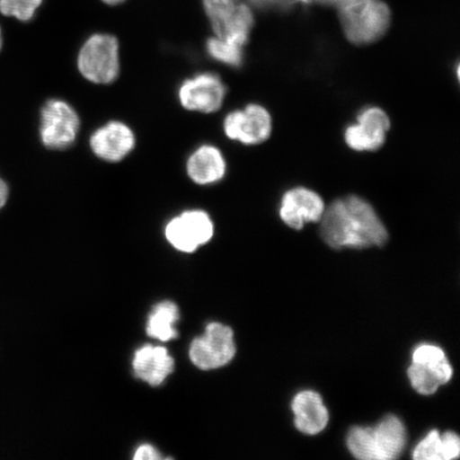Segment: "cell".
<instances>
[{
    "label": "cell",
    "instance_id": "6",
    "mask_svg": "<svg viewBox=\"0 0 460 460\" xmlns=\"http://www.w3.org/2000/svg\"><path fill=\"white\" fill-rule=\"evenodd\" d=\"M80 119L75 109L65 101L50 100L41 111L40 137L49 149H65L73 146L78 136Z\"/></svg>",
    "mask_w": 460,
    "mask_h": 460
},
{
    "label": "cell",
    "instance_id": "7",
    "mask_svg": "<svg viewBox=\"0 0 460 460\" xmlns=\"http://www.w3.org/2000/svg\"><path fill=\"white\" fill-rule=\"evenodd\" d=\"M189 355L200 370H214L227 365L235 355L233 330L221 323H210L204 336L192 342Z\"/></svg>",
    "mask_w": 460,
    "mask_h": 460
},
{
    "label": "cell",
    "instance_id": "25",
    "mask_svg": "<svg viewBox=\"0 0 460 460\" xmlns=\"http://www.w3.org/2000/svg\"><path fill=\"white\" fill-rule=\"evenodd\" d=\"M102 2L108 4H119L125 2V0H102Z\"/></svg>",
    "mask_w": 460,
    "mask_h": 460
},
{
    "label": "cell",
    "instance_id": "24",
    "mask_svg": "<svg viewBox=\"0 0 460 460\" xmlns=\"http://www.w3.org/2000/svg\"><path fill=\"white\" fill-rule=\"evenodd\" d=\"M359 2H361V0H344L341 7L339 9L349 7V5H352V4H358Z\"/></svg>",
    "mask_w": 460,
    "mask_h": 460
},
{
    "label": "cell",
    "instance_id": "5",
    "mask_svg": "<svg viewBox=\"0 0 460 460\" xmlns=\"http://www.w3.org/2000/svg\"><path fill=\"white\" fill-rule=\"evenodd\" d=\"M216 36L244 46L254 26V15L243 0H203Z\"/></svg>",
    "mask_w": 460,
    "mask_h": 460
},
{
    "label": "cell",
    "instance_id": "23",
    "mask_svg": "<svg viewBox=\"0 0 460 460\" xmlns=\"http://www.w3.org/2000/svg\"><path fill=\"white\" fill-rule=\"evenodd\" d=\"M9 197V187L2 178H0V209L7 203Z\"/></svg>",
    "mask_w": 460,
    "mask_h": 460
},
{
    "label": "cell",
    "instance_id": "18",
    "mask_svg": "<svg viewBox=\"0 0 460 460\" xmlns=\"http://www.w3.org/2000/svg\"><path fill=\"white\" fill-rule=\"evenodd\" d=\"M453 367L448 360L437 364H411L408 369V377L413 389L423 395L434 394L442 385L451 381Z\"/></svg>",
    "mask_w": 460,
    "mask_h": 460
},
{
    "label": "cell",
    "instance_id": "9",
    "mask_svg": "<svg viewBox=\"0 0 460 460\" xmlns=\"http://www.w3.org/2000/svg\"><path fill=\"white\" fill-rule=\"evenodd\" d=\"M224 131L230 140L245 146H257L271 136L272 118L267 109L251 103L243 111H235L227 115L224 120Z\"/></svg>",
    "mask_w": 460,
    "mask_h": 460
},
{
    "label": "cell",
    "instance_id": "26",
    "mask_svg": "<svg viewBox=\"0 0 460 460\" xmlns=\"http://www.w3.org/2000/svg\"><path fill=\"white\" fill-rule=\"evenodd\" d=\"M2 46H3L2 29H0V49H2Z\"/></svg>",
    "mask_w": 460,
    "mask_h": 460
},
{
    "label": "cell",
    "instance_id": "11",
    "mask_svg": "<svg viewBox=\"0 0 460 460\" xmlns=\"http://www.w3.org/2000/svg\"><path fill=\"white\" fill-rule=\"evenodd\" d=\"M390 119L381 108L364 109L358 117V122L345 130V142L358 152H374L384 146Z\"/></svg>",
    "mask_w": 460,
    "mask_h": 460
},
{
    "label": "cell",
    "instance_id": "14",
    "mask_svg": "<svg viewBox=\"0 0 460 460\" xmlns=\"http://www.w3.org/2000/svg\"><path fill=\"white\" fill-rule=\"evenodd\" d=\"M296 428L303 434L316 435L329 423L330 413L319 394L302 391L292 401Z\"/></svg>",
    "mask_w": 460,
    "mask_h": 460
},
{
    "label": "cell",
    "instance_id": "22",
    "mask_svg": "<svg viewBox=\"0 0 460 460\" xmlns=\"http://www.w3.org/2000/svg\"><path fill=\"white\" fill-rule=\"evenodd\" d=\"M134 458L136 460H158L163 457H161L156 448L152 446L146 445L137 448Z\"/></svg>",
    "mask_w": 460,
    "mask_h": 460
},
{
    "label": "cell",
    "instance_id": "15",
    "mask_svg": "<svg viewBox=\"0 0 460 460\" xmlns=\"http://www.w3.org/2000/svg\"><path fill=\"white\" fill-rule=\"evenodd\" d=\"M132 366L142 381L159 386L174 370V359L166 349L148 344L137 350Z\"/></svg>",
    "mask_w": 460,
    "mask_h": 460
},
{
    "label": "cell",
    "instance_id": "21",
    "mask_svg": "<svg viewBox=\"0 0 460 460\" xmlns=\"http://www.w3.org/2000/svg\"><path fill=\"white\" fill-rule=\"evenodd\" d=\"M43 0H0V13L21 22L31 21Z\"/></svg>",
    "mask_w": 460,
    "mask_h": 460
},
{
    "label": "cell",
    "instance_id": "10",
    "mask_svg": "<svg viewBox=\"0 0 460 460\" xmlns=\"http://www.w3.org/2000/svg\"><path fill=\"white\" fill-rule=\"evenodd\" d=\"M226 95V84L214 73H201L187 79L178 92L183 108L201 113L220 111Z\"/></svg>",
    "mask_w": 460,
    "mask_h": 460
},
{
    "label": "cell",
    "instance_id": "12",
    "mask_svg": "<svg viewBox=\"0 0 460 460\" xmlns=\"http://www.w3.org/2000/svg\"><path fill=\"white\" fill-rule=\"evenodd\" d=\"M325 204L318 193L307 188H295L284 194L279 216L288 226L300 230L306 223L319 222Z\"/></svg>",
    "mask_w": 460,
    "mask_h": 460
},
{
    "label": "cell",
    "instance_id": "20",
    "mask_svg": "<svg viewBox=\"0 0 460 460\" xmlns=\"http://www.w3.org/2000/svg\"><path fill=\"white\" fill-rule=\"evenodd\" d=\"M206 49L212 59L221 62L223 65L234 67L243 65V46L216 36L207 41Z\"/></svg>",
    "mask_w": 460,
    "mask_h": 460
},
{
    "label": "cell",
    "instance_id": "8",
    "mask_svg": "<svg viewBox=\"0 0 460 460\" xmlns=\"http://www.w3.org/2000/svg\"><path fill=\"white\" fill-rule=\"evenodd\" d=\"M214 222L203 210H189L171 220L165 235L178 251L192 252L204 245L214 235Z\"/></svg>",
    "mask_w": 460,
    "mask_h": 460
},
{
    "label": "cell",
    "instance_id": "13",
    "mask_svg": "<svg viewBox=\"0 0 460 460\" xmlns=\"http://www.w3.org/2000/svg\"><path fill=\"white\" fill-rule=\"evenodd\" d=\"M136 146V137L128 125L112 120L102 126L90 137V147L95 156L108 163H119Z\"/></svg>",
    "mask_w": 460,
    "mask_h": 460
},
{
    "label": "cell",
    "instance_id": "4",
    "mask_svg": "<svg viewBox=\"0 0 460 460\" xmlns=\"http://www.w3.org/2000/svg\"><path fill=\"white\" fill-rule=\"evenodd\" d=\"M78 68L91 83L112 84L119 74V46L117 38L105 33L91 36L79 51Z\"/></svg>",
    "mask_w": 460,
    "mask_h": 460
},
{
    "label": "cell",
    "instance_id": "1",
    "mask_svg": "<svg viewBox=\"0 0 460 460\" xmlns=\"http://www.w3.org/2000/svg\"><path fill=\"white\" fill-rule=\"evenodd\" d=\"M320 221L322 239L332 249H369L383 246L388 240L376 211L355 195L333 201Z\"/></svg>",
    "mask_w": 460,
    "mask_h": 460
},
{
    "label": "cell",
    "instance_id": "3",
    "mask_svg": "<svg viewBox=\"0 0 460 460\" xmlns=\"http://www.w3.org/2000/svg\"><path fill=\"white\" fill-rule=\"evenodd\" d=\"M339 17L345 37L356 45L378 41L387 32L391 22L390 9L382 0H361L339 9Z\"/></svg>",
    "mask_w": 460,
    "mask_h": 460
},
{
    "label": "cell",
    "instance_id": "19",
    "mask_svg": "<svg viewBox=\"0 0 460 460\" xmlns=\"http://www.w3.org/2000/svg\"><path fill=\"white\" fill-rule=\"evenodd\" d=\"M178 319H180V313L174 303L166 301L156 305L149 314L147 335L160 341H172L178 335L174 329Z\"/></svg>",
    "mask_w": 460,
    "mask_h": 460
},
{
    "label": "cell",
    "instance_id": "16",
    "mask_svg": "<svg viewBox=\"0 0 460 460\" xmlns=\"http://www.w3.org/2000/svg\"><path fill=\"white\" fill-rule=\"evenodd\" d=\"M187 172L190 180L199 186H208L223 180L226 161L214 146H201L189 157Z\"/></svg>",
    "mask_w": 460,
    "mask_h": 460
},
{
    "label": "cell",
    "instance_id": "17",
    "mask_svg": "<svg viewBox=\"0 0 460 460\" xmlns=\"http://www.w3.org/2000/svg\"><path fill=\"white\" fill-rule=\"evenodd\" d=\"M460 456V439L454 431L440 435L438 430H431L413 450L415 460H452Z\"/></svg>",
    "mask_w": 460,
    "mask_h": 460
},
{
    "label": "cell",
    "instance_id": "2",
    "mask_svg": "<svg viewBox=\"0 0 460 460\" xmlns=\"http://www.w3.org/2000/svg\"><path fill=\"white\" fill-rule=\"evenodd\" d=\"M405 425L394 415L384 418L376 427H356L349 430L347 445L355 458L393 460L399 458L406 447Z\"/></svg>",
    "mask_w": 460,
    "mask_h": 460
}]
</instances>
